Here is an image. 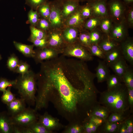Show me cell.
I'll use <instances>...</instances> for the list:
<instances>
[{
    "label": "cell",
    "instance_id": "2",
    "mask_svg": "<svg viewBox=\"0 0 133 133\" xmlns=\"http://www.w3.org/2000/svg\"><path fill=\"white\" fill-rule=\"evenodd\" d=\"M127 87L122 83L117 87L100 93L99 102L106 107L110 113L130 114Z\"/></svg>",
    "mask_w": 133,
    "mask_h": 133
},
{
    "label": "cell",
    "instance_id": "23",
    "mask_svg": "<svg viewBox=\"0 0 133 133\" xmlns=\"http://www.w3.org/2000/svg\"><path fill=\"white\" fill-rule=\"evenodd\" d=\"M63 37L68 44L76 42L78 39L77 31L74 28H68L64 32Z\"/></svg>",
    "mask_w": 133,
    "mask_h": 133
},
{
    "label": "cell",
    "instance_id": "40",
    "mask_svg": "<svg viewBox=\"0 0 133 133\" xmlns=\"http://www.w3.org/2000/svg\"><path fill=\"white\" fill-rule=\"evenodd\" d=\"M16 80L9 81L6 79L3 78H0V91L3 92L8 87H12L15 84Z\"/></svg>",
    "mask_w": 133,
    "mask_h": 133
},
{
    "label": "cell",
    "instance_id": "44",
    "mask_svg": "<svg viewBox=\"0 0 133 133\" xmlns=\"http://www.w3.org/2000/svg\"><path fill=\"white\" fill-rule=\"evenodd\" d=\"M31 42L33 43L34 46L39 49H42L48 47V41L47 37L41 39L34 40Z\"/></svg>",
    "mask_w": 133,
    "mask_h": 133
},
{
    "label": "cell",
    "instance_id": "34",
    "mask_svg": "<svg viewBox=\"0 0 133 133\" xmlns=\"http://www.w3.org/2000/svg\"><path fill=\"white\" fill-rule=\"evenodd\" d=\"M19 62L18 57L15 54H13L8 58L7 62V67L10 70L15 72Z\"/></svg>",
    "mask_w": 133,
    "mask_h": 133
},
{
    "label": "cell",
    "instance_id": "22",
    "mask_svg": "<svg viewBox=\"0 0 133 133\" xmlns=\"http://www.w3.org/2000/svg\"><path fill=\"white\" fill-rule=\"evenodd\" d=\"M58 10L54 6H52L51 11L49 17L50 22L54 26L59 25L61 22V16Z\"/></svg>",
    "mask_w": 133,
    "mask_h": 133
},
{
    "label": "cell",
    "instance_id": "3",
    "mask_svg": "<svg viewBox=\"0 0 133 133\" xmlns=\"http://www.w3.org/2000/svg\"><path fill=\"white\" fill-rule=\"evenodd\" d=\"M16 79V83L14 87L18 90L20 98L29 105H35L37 89L36 74L30 69L23 75H20Z\"/></svg>",
    "mask_w": 133,
    "mask_h": 133
},
{
    "label": "cell",
    "instance_id": "11",
    "mask_svg": "<svg viewBox=\"0 0 133 133\" xmlns=\"http://www.w3.org/2000/svg\"><path fill=\"white\" fill-rule=\"evenodd\" d=\"M47 38L48 47L52 48L62 54L65 48L63 47L64 40L60 34L53 33L50 34Z\"/></svg>",
    "mask_w": 133,
    "mask_h": 133
},
{
    "label": "cell",
    "instance_id": "12",
    "mask_svg": "<svg viewBox=\"0 0 133 133\" xmlns=\"http://www.w3.org/2000/svg\"><path fill=\"white\" fill-rule=\"evenodd\" d=\"M38 121L47 130L51 132L56 129L60 125L59 120L47 112L40 116Z\"/></svg>",
    "mask_w": 133,
    "mask_h": 133
},
{
    "label": "cell",
    "instance_id": "9",
    "mask_svg": "<svg viewBox=\"0 0 133 133\" xmlns=\"http://www.w3.org/2000/svg\"><path fill=\"white\" fill-rule=\"evenodd\" d=\"M39 49L35 50V53L33 57L37 63H41L44 61L55 58L60 54L57 51L48 47Z\"/></svg>",
    "mask_w": 133,
    "mask_h": 133
},
{
    "label": "cell",
    "instance_id": "28",
    "mask_svg": "<svg viewBox=\"0 0 133 133\" xmlns=\"http://www.w3.org/2000/svg\"><path fill=\"white\" fill-rule=\"evenodd\" d=\"M31 35L28 39L29 41H32L36 39H41L47 37L44 32L40 29H37L34 26H30Z\"/></svg>",
    "mask_w": 133,
    "mask_h": 133
},
{
    "label": "cell",
    "instance_id": "51",
    "mask_svg": "<svg viewBox=\"0 0 133 133\" xmlns=\"http://www.w3.org/2000/svg\"><path fill=\"white\" fill-rule=\"evenodd\" d=\"M39 26L42 30H46L49 27V24L48 21L45 19H42L39 21Z\"/></svg>",
    "mask_w": 133,
    "mask_h": 133
},
{
    "label": "cell",
    "instance_id": "18",
    "mask_svg": "<svg viewBox=\"0 0 133 133\" xmlns=\"http://www.w3.org/2000/svg\"><path fill=\"white\" fill-rule=\"evenodd\" d=\"M13 43L16 49L25 56L33 58L35 53L33 49L34 45H28L18 42L15 41Z\"/></svg>",
    "mask_w": 133,
    "mask_h": 133
},
{
    "label": "cell",
    "instance_id": "43",
    "mask_svg": "<svg viewBox=\"0 0 133 133\" xmlns=\"http://www.w3.org/2000/svg\"><path fill=\"white\" fill-rule=\"evenodd\" d=\"M83 132L84 131L83 126L78 124L71 125L65 132L66 133H81Z\"/></svg>",
    "mask_w": 133,
    "mask_h": 133
},
{
    "label": "cell",
    "instance_id": "39",
    "mask_svg": "<svg viewBox=\"0 0 133 133\" xmlns=\"http://www.w3.org/2000/svg\"><path fill=\"white\" fill-rule=\"evenodd\" d=\"M29 68L30 66L27 63L20 61L15 72L23 76L29 71Z\"/></svg>",
    "mask_w": 133,
    "mask_h": 133
},
{
    "label": "cell",
    "instance_id": "32",
    "mask_svg": "<svg viewBox=\"0 0 133 133\" xmlns=\"http://www.w3.org/2000/svg\"><path fill=\"white\" fill-rule=\"evenodd\" d=\"M113 23L112 20L108 17L102 19L99 26L104 34L108 35Z\"/></svg>",
    "mask_w": 133,
    "mask_h": 133
},
{
    "label": "cell",
    "instance_id": "42",
    "mask_svg": "<svg viewBox=\"0 0 133 133\" xmlns=\"http://www.w3.org/2000/svg\"><path fill=\"white\" fill-rule=\"evenodd\" d=\"M38 7L41 16L45 18H48L50 13L49 4L46 2Z\"/></svg>",
    "mask_w": 133,
    "mask_h": 133
},
{
    "label": "cell",
    "instance_id": "5",
    "mask_svg": "<svg viewBox=\"0 0 133 133\" xmlns=\"http://www.w3.org/2000/svg\"><path fill=\"white\" fill-rule=\"evenodd\" d=\"M127 7L122 0H108V13L113 22H119L125 18Z\"/></svg>",
    "mask_w": 133,
    "mask_h": 133
},
{
    "label": "cell",
    "instance_id": "35",
    "mask_svg": "<svg viewBox=\"0 0 133 133\" xmlns=\"http://www.w3.org/2000/svg\"><path fill=\"white\" fill-rule=\"evenodd\" d=\"M83 21V19L81 16V12L78 10L68 20V23L69 25L74 26L81 24Z\"/></svg>",
    "mask_w": 133,
    "mask_h": 133
},
{
    "label": "cell",
    "instance_id": "15",
    "mask_svg": "<svg viewBox=\"0 0 133 133\" xmlns=\"http://www.w3.org/2000/svg\"><path fill=\"white\" fill-rule=\"evenodd\" d=\"M120 43L111 38L108 35L104 34L98 45L106 53L119 46Z\"/></svg>",
    "mask_w": 133,
    "mask_h": 133
},
{
    "label": "cell",
    "instance_id": "21",
    "mask_svg": "<svg viewBox=\"0 0 133 133\" xmlns=\"http://www.w3.org/2000/svg\"><path fill=\"white\" fill-rule=\"evenodd\" d=\"M120 122L110 123L106 120L99 127V132L102 133H117Z\"/></svg>",
    "mask_w": 133,
    "mask_h": 133
},
{
    "label": "cell",
    "instance_id": "33",
    "mask_svg": "<svg viewBox=\"0 0 133 133\" xmlns=\"http://www.w3.org/2000/svg\"><path fill=\"white\" fill-rule=\"evenodd\" d=\"M87 49L92 56H95L102 59H105V53L98 45H91Z\"/></svg>",
    "mask_w": 133,
    "mask_h": 133
},
{
    "label": "cell",
    "instance_id": "1",
    "mask_svg": "<svg viewBox=\"0 0 133 133\" xmlns=\"http://www.w3.org/2000/svg\"><path fill=\"white\" fill-rule=\"evenodd\" d=\"M41 64L36 74L40 97L47 99L56 91L63 107L69 112L76 110L78 104L86 103L91 107L96 104L98 91L89 89L78 60L62 55Z\"/></svg>",
    "mask_w": 133,
    "mask_h": 133
},
{
    "label": "cell",
    "instance_id": "13",
    "mask_svg": "<svg viewBox=\"0 0 133 133\" xmlns=\"http://www.w3.org/2000/svg\"><path fill=\"white\" fill-rule=\"evenodd\" d=\"M14 126L7 112H0V133H13Z\"/></svg>",
    "mask_w": 133,
    "mask_h": 133
},
{
    "label": "cell",
    "instance_id": "45",
    "mask_svg": "<svg viewBox=\"0 0 133 133\" xmlns=\"http://www.w3.org/2000/svg\"><path fill=\"white\" fill-rule=\"evenodd\" d=\"M81 12L82 17L86 18L92 17V13L91 7L88 3V4L83 7Z\"/></svg>",
    "mask_w": 133,
    "mask_h": 133
},
{
    "label": "cell",
    "instance_id": "30",
    "mask_svg": "<svg viewBox=\"0 0 133 133\" xmlns=\"http://www.w3.org/2000/svg\"><path fill=\"white\" fill-rule=\"evenodd\" d=\"M11 87H9L3 92L1 99V101L6 105L16 99L15 95L11 91Z\"/></svg>",
    "mask_w": 133,
    "mask_h": 133
},
{
    "label": "cell",
    "instance_id": "24",
    "mask_svg": "<svg viewBox=\"0 0 133 133\" xmlns=\"http://www.w3.org/2000/svg\"><path fill=\"white\" fill-rule=\"evenodd\" d=\"M26 127L29 133H50L52 132L47 130L37 120Z\"/></svg>",
    "mask_w": 133,
    "mask_h": 133
},
{
    "label": "cell",
    "instance_id": "52",
    "mask_svg": "<svg viewBox=\"0 0 133 133\" xmlns=\"http://www.w3.org/2000/svg\"><path fill=\"white\" fill-rule=\"evenodd\" d=\"M83 126L84 129V133H92L88 120L86 121Z\"/></svg>",
    "mask_w": 133,
    "mask_h": 133
},
{
    "label": "cell",
    "instance_id": "57",
    "mask_svg": "<svg viewBox=\"0 0 133 133\" xmlns=\"http://www.w3.org/2000/svg\"></svg>",
    "mask_w": 133,
    "mask_h": 133
},
{
    "label": "cell",
    "instance_id": "48",
    "mask_svg": "<svg viewBox=\"0 0 133 133\" xmlns=\"http://www.w3.org/2000/svg\"><path fill=\"white\" fill-rule=\"evenodd\" d=\"M128 133H133V119L132 116H129L124 121Z\"/></svg>",
    "mask_w": 133,
    "mask_h": 133
},
{
    "label": "cell",
    "instance_id": "20",
    "mask_svg": "<svg viewBox=\"0 0 133 133\" xmlns=\"http://www.w3.org/2000/svg\"><path fill=\"white\" fill-rule=\"evenodd\" d=\"M110 113L106 107L101 106L99 104L95 106L92 108L89 116H98L102 118L105 121Z\"/></svg>",
    "mask_w": 133,
    "mask_h": 133
},
{
    "label": "cell",
    "instance_id": "46",
    "mask_svg": "<svg viewBox=\"0 0 133 133\" xmlns=\"http://www.w3.org/2000/svg\"><path fill=\"white\" fill-rule=\"evenodd\" d=\"M46 0H26V3L33 9L39 7L46 2Z\"/></svg>",
    "mask_w": 133,
    "mask_h": 133
},
{
    "label": "cell",
    "instance_id": "56",
    "mask_svg": "<svg viewBox=\"0 0 133 133\" xmlns=\"http://www.w3.org/2000/svg\"><path fill=\"white\" fill-rule=\"evenodd\" d=\"M1 59H2V57H1V56L0 54V61L1 60Z\"/></svg>",
    "mask_w": 133,
    "mask_h": 133
},
{
    "label": "cell",
    "instance_id": "37",
    "mask_svg": "<svg viewBox=\"0 0 133 133\" xmlns=\"http://www.w3.org/2000/svg\"><path fill=\"white\" fill-rule=\"evenodd\" d=\"M78 39L79 42L80 44L87 48L91 45L90 41V33H83L81 34Z\"/></svg>",
    "mask_w": 133,
    "mask_h": 133
},
{
    "label": "cell",
    "instance_id": "49",
    "mask_svg": "<svg viewBox=\"0 0 133 133\" xmlns=\"http://www.w3.org/2000/svg\"><path fill=\"white\" fill-rule=\"evenodd\" d=\"M127 88L128 94V99L130 110L131 112L132 113L133 110V88Z\"/></svg>",
    "mask_w": 133,
    "mask_h": 133
},
{
    "label": "cell",
    "instance_id": "27",
    "mask_svg": "<svg viewBox=\"0 0 133 133\" xmlns=\"http://www.w3.org/2000/svg\"><path fill=\"white\" fill-rule=\"evenodd\" d=\"M104 33L97 27L90 33V41L91 45H98L102 38Z\"/></svg>",
    "mask_w": 133,
    "mask_h": 133
},
{
    "label": "cell",
    "instance_id": "16",
    "mask_svg": "<svg viewBox=\"0 0 133 133\" xmlns=\"http://www.w3.org/2000/svg\"><path fill=\"white\" fill-rule=\"evenodd\" d=\"M105 63L100 60L98 61V66L96 68V77L98 83L106 81L110 75L109 70Z\"/></svg>",
    "mask_w": 133,
    "mask_h": 133
},
{
    "label": "cell",
    "instance_id": "47",
    "mask_svg": "<svg viewBox=\"0 0 133 133\" xmlns=\"http://www.w3.org/2000/svg\"><path fill=\"white\" fill-rule=\"evenodd\" d=\"M88 120L91 122L99 127L103 123L105 120L102 118L94 116H90L88 117Z\"/></svg>",
    "mask_w": 133,
    "mask_h": 133
},
{
    "label": "cell",
    "instance_id": "14",
    "mask_svg": "<svg viewBox=\"0 0 133 133\" xmlns=\"http://www.w3.org/2000/svg\"><path fill=\"white\" fill-rule=\"evenodd\" d=\"M26 102L23 99H15L7 105L9 114L12 116L20 113L26 108Z\"/></svg>",
    "mask_w": 133,
    "mask_h": 133
},
{
    "label": "cell",
    "instance_id": "38",
    "mask_svg": "<svg viewBox=\"0 0 133 133\" xmlns=\"http://www.w3.org/2000/svg\"><path fill=\"white\" fill-rule=\"evenodd\" d=\"M125 19L129 28L133 27V5L128 6L125 16Z\"/></svg>",
    "mask_w": 133,
    "mask_h": 133
},
{
    "label": "cell",
    "instance_id": "26",
    "mask_svg": "<svg viewBox=\"0 0 133 133\" xmlns=\"http://www.w3.org/2000/svg\"><path fill=\"white\" fill-rule=\"evenodd\" d=\"M64 4L63 13L65 16H67L73 12L78 6V1L75 0H67Z\"/></svg>",
    "mask_w": 133,
    "mask_h": 133
},
{
    "label": "cell",
    "instance_id": "55",
    "mask_svg": "<svg viewBox=\"0 0 133 133\" xmlns=\"http://www.w3.org/2000/svg\"><path fill=\"white\" fill-rule=\"evenodd\" d=\"M75 0L77 1H87L88 2L93 0Z\"/></svg>",
    "mask_w": 133,
    "mask_h": 133
},
{
    "label": "cell",
    "instance_id": "10",
    "mask_svg": "<svg viewBox=\"0 0 133 133\" xmlns=\"http://www.w3.org/2000/svg\"><path fill=\"white\" fill-rule=\"evenodd\" d=\"M120 47L122 56L126 60L133 64V40L128 36L120 43Z\"/></svg>",
    "mask_w": 133,
    "mask_h": 133
},
{
    "label": "cell",
    "instance_id": "54",
    "mask_svg": "<svg viewBox=\"0 0 133 133\" xmlns=\"http://www.w3.org/2000/svg\"><path fill=\"white\" fill-rule=\"evenodd\" d=\"M127 6L133 5V0H122Z\"/></svg>",
    "mask_w": 133,
    "mask_h": 133
},
{
    "label": "cell",
    "instance_id": "25",
    "mask_svg": "<svg viewBox=\"0 0 133 133\" xmlns=\"http://www.w3.org/2000/svg\"><path fill=\"white\" fill-rule=\"evenodd\" d=\"M107 90L113 89L120 85L122 82L121 78L115 74L110 75L106 80Z\"/></svg>",
    "mask_w": 133,
    "mask_h": 133
},
{
    "label": "cell",
    "instance_id": "4",
    "mask_svg": "<svg viewBox=\"0 0 133 133\" xmlns=\"http://www.w3.org/2000/svg\"><path fill=\"white\" fill-rule=\"evenodd\" d=\"M62 54L64 56L74 57L84 61H92L93 58L87 48L77 42L68 44Z\"/></svg>",
    "mask_w": 133,
    "mask_h": 133
},
{
    "label": "cell",
    "instance_id": "53",
    "mask_svg": "<svg viewBox=\"0 0 133 133\" xmlns=\"http://www.w3.org/2000/svg\"><path fill=\"white\" fill-rule=\"evenodd\" d=\"M88 120L92 133H95L97 130L99 126L90 121L89 120Z\"/></svg>",
    "mask_w": 133,
    "mask_h": 133
},
{
    "label": "cell",
    "instance_id": "29",
    "mask_svg": "<svg viewBox=\"0 0 133 133\" xmlns=\"http://www.w3.org/2000/svg\"><path fill=\"white\" fill-rule=\"evenodd\" d=\"M122 82L128 88H133V72L128 67L122 76Z\"/></svg>",
    "mask_w": 133,
    "mask_h": 133
},
{
    "label": "cell",
    "instance_id": "8",
    "mask_svg": "<svg viewBox=\"0 0 133 133\" xmlns=\"http://www.w3.org/2000/svg\"><path fill=\"white\" fill-rule=\"evenodd\" d=\"M108 0H94L88 2L92 9V17L102 19L109 17L107 8Z\"/></svg>",
    "mask_w": 133,
    "mask_h": 133
},
{
    "label": "cell",
    "instance_id": "17",
    "mask_svg": "<svg viewBox=\"0 0 133 133\" xmlns=\"http://www.w3.org/2000/svg\"><path fill=\"white\" fill-rule=\"evenodd\" d=\"M115 74L121 78L129 67L126 60L123 57L109 66Z\"/></svg>",
    "mask_w": 133,
    "mask_h": 133
},
{
    "label": "cell",
    "instance_id": "41",
    "mask_svg": "<svg viewBox=\"0 0 133 133\" xmlns=\"http://www.w3.org/2000/svg\"><path fill=\"white\" fill-rule=\"evenodd\" d=\"M38 15L36 11L31 9L28 14V21L31 26H34L38 21Z\"/></svg>",
    "mask_w": 133,
    "mask_h": 133
},
{
    "label": "cell",
    "instance_id": "19",
    "mask_svg": "<svg viewBox=\"0 0 133 133\" xmlns=\"http://www.w3.org/2000/svg\"><path fill=\"white\" fill-rule=\"evenodd\" d=\"M123 57L120 46L111 51L105 53V59L107 66H109Z\"/></svg>",
    "mask_w": 133,
    "mask_h": 133
},
{
    "label": "cell",
    "instance_id": "36",
    "mask_svg": "<svg viewBox=\"0 0 133 133\" xmlns=\"http://www.w3.org/2000/svg\"><path fill=\"white\" fill-rule=\"evenodd\" d=\"M102 19L97 17H91L86 22L85 27L91 31L99 26Z\"/></svg>",
    "mask_w": 133,
    "mask_h": 133
},
{
    "label": "cell",
    "instance_id": "6",
    "mask_svg": "<svg viewBox=\"0 0 133 133\" xmlns=\"http://www.w3.org/2000/svg\"><path fill=\"white\" fill-rule=\"evenodd\" d=\"M11 117L13 125L22 127H27L38 119L36 111L30 107H26L20 113Z\"/></svg>",
    "mask_w": 133,
    "mask_h": 133
},
{
    "label": "cell",
    "instance_id": "7",
    "mask_svg": "<svg viewBox=\"0 0 133 133\" xmlns=\"http://www.w3.org/2000/svg\"><path fill=\"white\" fill-rule=\"evenodd\" d=\"M125 18L120 22H113L108 34L111 38L120 43L128 37V28Z\"/></svg>",
    "mask_w": 133,
    "mask_h": 133
},
{
    "label": "cell",
    "instance_id": "50",
    "mask_svg": "<svg viewBox=\"0 0 133 133\" xmlns=\"http://www.w3.org/2000/svg\"><path fill=\"white\" fill-rule=\"evenodd\" d=\"M117 133H128L126 126L124 121L119 122Z\"/></svg>",
    "mask_w": 133,
    "mask_h": 133
},
{
    "label": "cell",
    "instance_id": "31",
    "mask_svg": "<svg viewBox=\"0 0 133 133\" xmlns=\"http://www.w3.org/2000/svg\"><path fill=\"white\" fill-rule=\"evenodd\" d=\"M130 116V114L113 113L109 115L106 120L110 123H115L124 121Z\"/></svg>",
    "mask_w": 133,
    "mask_h": 133
}]
</instances>
